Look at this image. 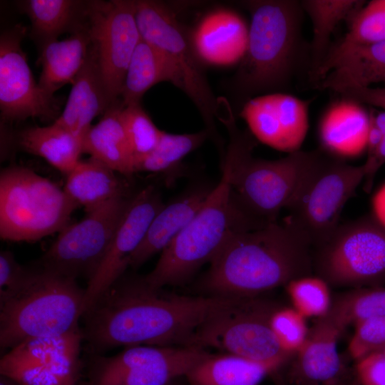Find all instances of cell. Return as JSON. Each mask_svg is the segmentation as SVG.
<instances>
[{
    "mask_svg": "<svg viewBox=\"0 0 385 385\" xmlns=\"http://www.w3.org/2000/svg\"><path fill=\"white\" fill-rule=\"evenodd\" d=\"M144 277L114 282L85 310L81 327L88 354L118 346H189L208 321L244 299L163 292Z\"/></svg>",
    "mask_w": 385,
    "mask_h": 385,
    "instance_id": "1",
    "label": "cell"
},
{
    "mask_svg": "<svg viewBox=\"0 0 385 385\" xmlns=\"http://www.w3.org/2000/svg\"><path fill=\"white\" fill-rule=\"evenodd\" d=\"M311 244L287 221L232 235L200 281L212 296L248 299L310 275Z\"/></svg>",
    "mask_w": 385,
    "mask_h": 385,
    "instance_id": "2",
    "label": "cell"
},
{
    "mask_svg": "<svg viewBox=\"0 0 385 385\" xmlns=\"http://www.w3.org/2000/svg\"><path fill=\"white\" fill-rule=\"evenodd\" d=\"M245 5L251 20L233 85L237 94L249 100L254 94L289 85L309 56L302 36L300 1L255 0Z\"/></svg>",
    "mask_w": 385,
    "mask_h": 385,
    "instance_id": "3",
    "label": "cell"
},
{
    "mask_svg": "<svg viewBox=\"0 0 385 385\" xmlns=\"http://www.w3.org/2000/svg\"><path fill=\"white\" fill-rule=\"evenodd\" d=\"M222 176L205 202L183 231L161 252L154 269L144 276L155 288L181 284L210 262L230 237L267 222L251 213L231 185V169L223 159Z\"/></svg>",
    "mask_w": 385,
    "mask_h": 385,
    "instance_id": "4",
    "label": "cell"
},
{
    "mask_svg": "<svg viewBox=\"0 0 385 385\" xmlns=\"http://www.w3.org/2000/svg\"><path fill=\"white\" fill-rule=\"evenodd\" d=\"M76 280L35 265L17 286L0 291L1 349L79 327L85 289Z\"/></svg>",
    "mask_w": 385,
    "mask_h": 385,
    "instance_id": "5",
    "label": "cell"
},
{
    "mask_svg": "<svg viewBox=\"0 0 385 385\" xmlns=\"http://www.w3.org/2000/svg\"><path fill=\"white\" fill-rule=\"evenodd\" d=\"M229 143L222 158L231 169V185L240 202L254 215L267 222H277L302 182L323 153L320 148L297 150L274 160L255 158V139L240 130L232 115L222 119Z\"/></svg>",
    "mask_w": 385,
    "mask_h": 385,
    "instance_id": "6",
    "label": "cell"
},
{
    "mask_svg": "<svg viewBox=\"0 0 385 385\" xmlns=\"http://www.w3.org/2000/svg\"><path fill=\"white\" fill-rule=\"evenodd\" d=\"M79 207L55 183L31 169L12 165L0 173V236L34 241L60 232Z\"/></svg>",
    "mask_w": 385,
    "mask_h": 385,
    "instance_id": "7",
    "label": "cell"
},
{
    "mask_svg": "<svg viewBox=\"0 0 385 385\" xmlns=\"http://www.w3.org/2000/svg\"><path fill=\"white\" fill-rule=\"evenodd\" d=\"M135 18L141 38L154 47L165 58L173 76L172 83L186 94L198 109L221 155L223 140L217 133V98L203 73L200 61L178 21L166 4L155 0L135 1Z\"/></svg>",
    "mask_w": 385,
    "mask_h": 385,
    "instance_id": "8",
    "label": "cell"
},
{
    "mask_svg": "<svg viewBox=\"0 0 385 385\" xmlns=\"http://www.w3.org/2000/svg\"><path fill=\"white\" fill-rule=\"evenodd\" d=\"M365 175L364 163L352 165L323 151L287 207V222L312 246L322 245L339 227L344 205Z\"/></svg>",
    "mask_w": 385,
    "mask_h": 385,
    "instance_id": "9",
    "label": "cell"
},
{
    "mask_svg": "<svg viewBox=\"0 0 385 385\" xmlns=\"http://www.w3.org/2000/svg\"><path fill=\"white\" fill-rule=\"evenodd\" d=\"M314 260L328 284L359 288L384 281L385 227L371 215L339 225Z\"/></svg>",
    "mask_w": 385,
    "mask_h": 385,
    "instance_id": "10",
    "label": "cell"
},
{
    "mask_svg": "<svg viewBox=\"0 0 385 385\" xmlns=\"http://www.w3.org/2000/svg\"><path fill=\"white\" fill-rule=\"evenodd\" d=\"M210 353L195 346H134L113 355L89 354L83 385H168Z\"/></svg>",
    "mask_w": 385,
    "mask_h": 385,
    "instance_id": "11",
    "label": "cell"
},
{
    "mask_svg": "<svg viewBox=\"0 0 385 385\" xmlns=\"http://www.w3.org/2000/svg\"><path fill=\"white\" fill-rule=\"evenodd\" d=\"M276 307L255 298L215 316L194 335L189 346L212 347L259 362L282 366L292 356L280 346L270 324Z\"/></svg>",
    "mask_w": 385,
    "mask_h": 385,
    "instance_id": "12",
    "label": "cell"
},
{
    "mask_svg": "<svg viewBox=\"0 0 385 385\" xmlns=\"http://www.w3.org/2000/svg\"><path fill=\"white\" fill-rule=\"evenodd\" d=\"M131 197H119L86 212L59 232L36 265L75 279L89 281L102 262Z\"/></svg>",
    "mask_w": 385,
    "mask_h": 385,
    "instance_id": "13",
    "label": "cell"
},
{
    "mask_svg": "<svg viewBox=\"0 0 385 385\" xmlns=\"http://www.w3.org/2000/svg\"><path fill=\"white\" fill-rule=\"evenodd\" d=\"M84 14L108 97L119 101L127 69L141 39L135 1H91Z\"/></svg>",
    "mask_w": 385,
    "mask_h": 385,
    "instance_id": "14",
    "label": "cell"
},
{
    "mask_svg": "<svg viewBox=\"0 0 385 385\" xmlns=\"http://www.w3.org/2000/svg\"><path fill=\"white\" fill-rule=\"evenodd\" d=\"M81 326L65 334L29 339L1 359L0 373L20 385H78Z\"/></svg>",
    "mask_w": 385,
    "mask_h": 385,
    "instance_id": "15",
    "label": "cell"
},
{
    "mask_svg": "<svg viewBox=\"0 0 385 385\" xmlns=\"http://www.w3.org/2000/svg\"><path fill=\"white\" fill-rule=\"evenodd\" d=\"M26 28L17 24L0 38V109L4 120L38 118L54 121L61 114L60 101L36 82L21 42Z\"/></svg>",
    "mask_w": 385,
    "mask_h": 385,
    "instance_id": "16",
    "label": "cell"
},
{
    "mask_svg": "<svg viewBox=\"0 0 385 385\" xmlns=\"http://www.w3.org/2000/svg\"><path fill=\"white\" fill-rule=\"evenodd\" d=\"M160 193L148 185L130 197L114 232L106 254L85 288L83 312L121 277L158 212L164 207Z\"/></svg>",
    "mask_w": 385,
    "mask_h": 385,
    "instance_id": "17",
    "label": "cell"
},
{
    "mask_svg": "<svg viewBox=\"0 0 385 385\" xmlns=\"http://www.w3.org/2000/svg\"><path fill=\"white\" fill-rule=\"evenodd\" d=\"M309 105L294 96L273 93L246 101L240 115L258 140L289 154L299 150L306 138Z\"/></svg>",
    "mask_w": 385,
    "mask_h": 385,
    "instance_id": "18",
    "label": "cell"
},
{
    "mask_svg": "<svg viewBox=\"0 0 385 385\" xmlns=\"http://www.w3.org/2000/svg\"><path fill=\"white\" fill-rule=\"evenodd\" d=\"M317 88L385 85V41L354 46L339 41L332 45L320 66L309 78Z\"/></svg>",
    "mask_w": 385,
    "mask_h": 385,
    "instance_id": "19",
    "label": "cell"
},
{
    "mask_svg": "<svg viewBox=\"0 0 385 385\" xmlns=\"http://www.w3.org/2000/svg\"><path fill=\"white\" fill-rule=\"evenodd\" d=\"M249 26L234 11L221 8L203 16L190 42L200 61L213 66L240 62L246 51Z\"/></svg>",
    "mask_w": 385,
    "mask_h": 385,
    "instance_id": "20",
    "label": "cell"
},
{
    "mask_svg": "<svg viewBox=\"0 0 385 385\" xmlns=\"http://www.w3.org/2000/svg\"><path fill=\"white\" fill-rule=\"evenodd\" d=\"M363 106L340 96L327 106L318 125L321 150L345 161L366 150L369 113Z\"/></svg>",
    "mask_w": 385,
    "mask_h": 385,
    "instance_id": "21",
    "label": "cell"
},
{
    "mask_svg": "<svg viewBox=\"0 0 385 385\" xmlns=\"http://www.w3.org/2000/svg\"><path fill=\"white\" fill-rule=\"evenodd\" d=\"M341 333L326 317L317 319L296 353L293 375L297 385H341L343 365L337 351Z\"/></svg>",
    "mask_w": 385,
    "mask_h": 385,
    "instance_id": "22",
    "label": "cell"
},
{
    "mask_svg": "<svg viewBox=\"0 0 385 385\" xmlns=\"http://www.w3.org/2000/svg\"><path fill=\"white\" fill-rule=\"evenodd\" d=\"M112 105L91 43L86 61L72 83L64 109L53 122L83 138L92 120Z\"/></svg>",
    "mask_w": 385,
    "mask_h": 385,
    "instance_id": "23",
    "label": "cell"
},
{
    "mask_svg": "<svg viewBox=\"0 0 385 385\" xmlns=\"http://www.w3.org/2000/svg\"><path fill=\"white\" fill-rule=\"evenodd\" d=\"M213 188L196 186L164 207L153 218L148 232L132 255L129 267L137 269L164 250L201 208Z\"/></svg>",
    "mask_w": 385,
    "mask_h": 385,
    "instance_id": "24",
    "label": "cell"
},
{
    "mask_svg": "<svg viewBox=\"0 0 385 385\" xmlns=\"http://www.w3.org/2000/svg\"><path fill=\"white\" fill-rule=\"evenodd\" d=\"M91 43L84 19L63 40H53L39 48L41 72L38 83L48 95L73 82L83 67Z\"/></svg>",
    "mask_w": 385,
    "mask_h": 385,
    "instance_id": "25",
    "label": "cell"
},
{
    "mask_svg": "<svg viewBox=\"0 0 385 385\" xmlns=\"http://www.w3.org/2000/svg\"><path fill=\"white\" fill-rule=\"evenodd\" d=\"M123 107L122 101H117L91 125L83 138V153L129 177L135 173V158L121 118Z\"/></svg>",
    "mask_w": 385,
    "mask_h": 385,
    "instance_id": "26",
    "label": "cell"
},
{
    "mask_svg": "<svg viewBox=\"0 0 385 385\" xmlns=\"http://www.w3.org/2000/svg\"><path fill=\"white\" fill-rule=\"evenodd\" d=\"M117 173L93 158L80 160L66 175L63 190L73 202L88 212L113 199L128 197V186Z\"/></svg>",
    "mask_w": 385,
    "mask_h": 385,
    "instance_id": "27",
    "label": "cell"
},
{
    "mask_svg": "<svg viewBox=\"0 0 385 385\" xmlns=\"http://www.w3.org/2000/svg\"><path fill=\"white\" fill-rule=\"evenodd\" d=\"M280 366L231 354H210L185 376L188 385H259Z\"/></svg>",
    "mask_w": 385,
    "mask_h": 385,
    "instance_id": "28",
    "label": "cell"
},
{
    "mask_svg": "<svg viewBox=\"0 0 385 385\" xmlns=\"http://www.w3.org/2000/svg\"><path fill=\"white\" fill-rule=\"evenodd\" d=\"M83 138L53 122L47 126L25 128L15 139L21 150L45 159L67 175L81 160Z\"/></svg>",
    "mask_w": 385,
    "mask_h": 385,
    "instance_id": "29",
    "label": "cell"
},
{
    "mask_svg": "<svg viewBox=\"0 0 385 385\" xmlns=\"http://www.w3.org/2000/svg\"><path fill=\"white\" fill-rule=\"evenodd\" d=\"M302 8L312 24L310 43L309 77L322 63L331 45V36L337 26L365 4L357 0H302Z\"/></svg>",
    "mask_w": 385,
    "mask_h": 385,
    "instance_id": "30",
    "label": "cell"
},
{
    "mask_svg": "<svg viewBox=\"0 0 385 385\" xmlns=\"http://www.w3.org/2000/svg\"><path fill=\"white\" fill-rule=\"evenodd\" d=\"M85 4L72 0H29L20 4L30 19L31 36L38 48L82 22Z\"/></svg>",
    "mask_w": 385,
    "mask_h": 385,
    "instance_id": "31",
    "label": "cell"
},
{
    "mask_svg": "<svg viewBox=\"0 0 385 385\" xmlns=\"http://www.w3.org/2000/svg\"><path fill=\"white\" fill-rule=\"evenodd\" d=\"M163 81L172 83L171 71L163 56L141 38L127 69L120 93L123 105L140 103L145 93Z\"/></svg>",
    "mask_w": 385,
    "mask_h": 385,
    "instance_id": "32",
    "label": "cell"
},
{
    "mask_svg": "<svg viewBox=\"0 0 385 385\" xmlns=\"http://www.w3.org/2000/svg\"><path fill=\"white\" fill-rule=\"evenodd\" d=\"M210 138L205 128L197 133L174 134L165 131L157 145L149 153L134 161V172H174L182 160Z\"/></svg>",
    "mask_w": 385,
    "mask_h": 385,
    "instance_id": "33",
    "label": "cell"
},
{
    "mask_svg": "<svg viewBox=\"0 0 385 385\" xmlns=\"http://www.w3.org/2000/svg\"><path fill=\"white\" fill-rule=\"evenodd\" d=\"M385 315V288L359 287L333 302L325 316L341 332L351 324Z\"/></svg>",
    "mask_w": 385,
    "mask_h": 385,
    "instance_id": "34",
    "label": "cell"
},
{
    "mask_svg": "<svg viewBox=\"0 0 385 385\" xmlns=\"http://www.w3.org/2000/svg\"><path fill=\"white\" fill-rule=\"evenodd\" d=\"M346 32L339 41L366 46L385 41V0L365 3L346 21Z\"/></svg>",
    "mask_w": 385,
    "mask_h": 385,
    "instance_id": "35",
    "label": "cell"
},
{
    "mask_svg": "<svg viewBox=\"0 0 385 385\" xmlns=\"http://www.w3.org/2000/svg\"><path fill=\"white\" fill-rule=\"evenodd\" d=\"M285 287L293 308L305 318L319 319L329 313L332 304L329 288L319 276L300 277L291 280Z\"/></svg>",
    "mask_w": 385,
    "mask_h": 385,
    "instance_id": "36",
    "label": "cell"
},
{
    "mask_svg": "<svg viewBox=\"0 0 385 385\" xmlns=\"http://www.w3.org/2000/svg\"><path fill=\"white\" fill-rule=\"evenodd\" d=\"M121 118L135 160L155 148L163 130L155 126L140 103L123 106Z\"/></svg>",
    "mask_w": 385,
    "mask_h": 385,
    "instance_id": "37",
    "label": "cell"
},
{
    "mask_svg": "<svg viewBox=\"0 0 385 385\" xmlns=\"http://www.w3.org/2000/svg\"><path fill=\"white\" fill-rule=\"evenodd\" d=\"M270 324L282 348L292 355L304 344L309 331L306 318L293 307L275 308Z\"/></svg>",
    "mask_w": 385,
    "mask_h": 385,
    "instance_id": "38",
    "label": "cell"
},
{
    "mask_svg": "<svg viewBox=\"0 0 385 385\" xmlns=\"http://www.w3.org/2000/svg\"><path fill=\"white\" fill-rule=\"evenodd\" d=\"M385 346V315L355 324L349 351L356 361L374 353Z\"/></svg>",
    "mask_w": 385,
    "mask_h": 385,
    "instance_id": "39",
    "label": "cell"
},
{
    "mask_svg": "<svg viewBox=\"0 0 385 385\" xmlns=\"http://www.w3.org/2000/svg\"><path fill=\"white\" fill-rule=\"evenodd\" d=\"M356 361L358 385H385V357L383 355L374 352Z\"/></svg>",
    "mask_w": 385,
    "mask_h": 385,
    "instance_id": "40",
    "label": "cell"
},
{
    "mask_svg": "<svg viewBox=\"0 0 385 385\" xmlns=\"http://www.w3.org/2000/svg\"><path fill=\"white\" fill-rule=\"evenodd\" d=\"M29 267L20 265L8 250L0 253V291L12 289L26 276Z\"/></svg>",
    "mask_w": 385,
    "mask_h": 385,
    "instance_id": "41",
    "label": "cell"
},
{
    "mask_svg": "<svg viewBox=\"0 0 385 385\" xmlns=\"http://www.w3.org/2000/svg\"><path fill=\"white\" fill-rule=\"evenodd\" d=\"M340 96L353 100L362 105L381 107L385 111V86L382 88L346 86L335 91Z\"/></svg>",
    "mask_w": 385,
    "mask_h": 385,
    "instance_id": "42",
    "label": "cell"
},
{
    "mask_svg": "<svg viewBox=\"0 0 385 385\" xmlns=\"http://www.w3.org/2000/svg\"><path fill=\"white\" fill-rule=\"evenodd\" d=\"M385 163V135L377 147L373 155L364 163L366 175L364 189L369 192L372 188L374 179L379 168Z\"/></svg>",
    "mask_w": 385,
    "mask_h": 385,
    "instance_id": "43",
    "label": "cell"
},
{
    "mask_svg": "<svg viewBox=\"0 0 385 385\" xmlns=\"http://www.w3.org/2000/svg\"><path fill=\"white\" fill-rule=\"evenodd\" d=\"M383 138V135L376 126L372 115V111L369 113V125L366 138L367 158H371Z\"/></svg>",
    "mask_w": 385,
    "mask_h": 385,
    "instance_id": "44",
    "label": "cell"
},
{
    "mask_svg": "<svg viewBox=\"0 0 385 385\" xmlns=\"http://www.w3.org/2000/svg\"><path fill=\"white\" fill-rule=\"evenodd\" d=\"M371 207V215L385 227V184L374 195Z\"/></svg>",
    "mask_w": 385,
    "mask_h": 385,
    "instance_id": "45",
    "label": "cell"
},
{
    "mask_svg": "<svg viewBox=\"0 0 385 385\" xmlns=\"http://www.w3.org/2000/svg\"><path fill=\"white\" fill-rule=\"evenodd\" d=\"M371 111L376 126L381 132L383 136L385 135V111L379 113H376L373 110Z\"/></svg>",
    "mask_w": 385,
    "mask_h": 385,
    "instance_id": "46",
    "label": "cell"
},
{
    "mask_svg": "<svg viewBox=\"0 0 385 385\" xmlns=\"http://www.w3.org/2000/svg\"><path fill=\"white\" fill-rule=\"evenodd\" d=\"M0 385H20L18 383L15 382L14 381L1 376H0Z\"/></svg>",
    "mask_w": 385,
    "mask_h": 385,
    "instance_id": "47",
    "label": "cell"
},
{
    "mask_svg": "<svg viewBox=\"0 0 385 385\" xmlns=\"http://www.w3.org/2000/svg\"><path fill=\"white\" fill-rule=\"evenodd\" d=\"M376 352L381 354L385 357V346Z\"/></svg>",
    "mask_w": 385,
    "mask_h": 385,
    "instance_id": "48",
    "label": "cell"
},
{
    "mask_svg": "<svg viewBox=\"0 0 385 385\" xmlns=\"http://www.w3.org/2000/svg\"><path fill=\"white\" fill-rule=\"evenodd\" d=\"M351 385H358V384H357V382L356 381V380L351 384Z\"/></svg>",
    "mask_w": 385,
    "mask_h": 385,
    "instance_id": "49",
    "label": "cell"
},
{
    "mask_svg": "<svg viewBox=\"0 0 385 385\" xmlns=\"http://www.w3.org/2000/svg\"><path fill=\"white\" fill-rule=\"evenodd\" d=\"M351 384H352V383H351ZM351 384H349V385H351Z\"/></svg>",
    "mask_w": 385,
    "mask_h": 385,
    "instance_id": "50",
    "label": "cell"
},
{
    "mask_svg": "<svg viewBox=\"0 0 385 385\" xmlns=\"http://www.w3.org/2000/svg\"><path fill=\"white\" fill-rule=\"evenodd\" d=\"M342 385V384H341Z\"/></svg>",
    "mask_w": 385,
    "mask_h": 385,
    "instance_id": "51",
    "label": "cell"
}]
</instances>
